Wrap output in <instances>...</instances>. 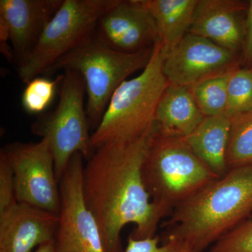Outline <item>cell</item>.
<instances>
[{
  "instance_id": "1",
  "label": "cell",
  "mask_w": 252,
  "mask_h": 252,
  "mask_svg": "<svg viewBox=\"0 0 252 252\" xmlns=\"http://www.w3.org/2000/svg\"><path fill=\"white\" fill-rule=\"evenodd\" d=\"M157 130L154 123L133 140L104 144L84 165V198L98 223L106 252H122L121 235L126 225H135L132 238H153L167 215L151 198L142 175Z\"/></svg>"
},
{
  "instance_id": "2",
  "label": "cell",
  "mask_w": 252,
  "mask_h": 252,
  "mask_svg": "<svg viewBox=\"0 0 252 252\" xmlns=\"http://www.w3.org/2000/svg\"><path fill=\"white\" fill-rule=\"evenodd\" d=\"M252 212V166L228 170L172 210L168 238L204 252Z\"/></svg>"
},
{
  "instance_id": "3",
  "label": "cell",
  "mask_w": 252,
  "mask_h": 252,
  "mask_svg": "<svg viewBox=\"0 0 252 252\" xmlns=\"http://www.w3.org/2000/svg\"><path fill=\"white\" fill-rule=\"evenodd\" d=\"M154 46L135 53L121 52L104 44L94 31L44 74H52L63 69L81 74L86 85L89 125L96 128L114 91L129 76L146 67Z\"/></svg>"
},
{
  "instance_id": "4",
  "label": "cell",
  "mask_w": 252,
  "mask_h": 252,
  "mask_svg": "<svg viewBox=\"0 0 252 252\" xmlns=\"http://www.w3.org/2000/svg\"><path fill=\"white\" fill-rule=\"evenodd\" d=\"M164 59L161 44L157 41L142 72L124 81L114 91L91 135L94 150L114 141L133 140L154 125L158 105L169 85L163 72Z\"/></svg>"
},
{
  "instance_id": "5",
  "label": "cell",
  "mask_w": 252,
  "mask_h": 252,
  "mask_svg": "<svg viewBox=\"0 0 252 252\" xmlns=\"http://www.w3.org/2000/svg\"><path fill=\"white\" fill-rule=\"evenodd\" d=\"M142 175L151 198L167 215L200 189L220 178L182 137L162 135L158 130L144 160Z\"/></svg>"
},
{
  "instance_id": "6",
  "label": "cell",
  "mask_w": 252,
  "mask_h": 252,
  "mask_svg": "<svg viewBox=\"0 0 252 252\" xmlns=\"http://www.w3.org/2000/svg\"><path fill=\"white\" fill-rule=\"evenodd\" d=\"M61 84L56 109L41 116L31 127L33 133L49 141L59 182L74 154H80L89 160L95 151L84 105V79L75 71H64Z\"/></svg>"
},
{
  "instance_id": "7",
  "label": "cell",
  "mask_w": 252,
  "mask_h": 252,
  "mask_svg": "<svg viewBox=\"0 0 252 252\" xmlns=\"http://www.w3.org/2000/svg\"><path fill=\"white\" fill-rule=\"evenodd\" d=\"M119 0H63L31 56L18 66V77L28 84L44 74L58 60L94 32L99 19Z\"/></svg>"
},
{
  "instance_id": "8",
  "label": "cell",
  "mask_w": 252,
  "mask_h": 252,
  "mask_svg": "<svg viewBox=\"0 0 252 252\" xmlns=\"http://www.w3.org/2000/svg\"><path fill=\"white\" fill-rule=\"evenodd\" d=\"M1 153L12 170L17 202L59 215V182L49 141L9 144Z\"/></svg>"
},
{
  "instance_id": "9",
  "label": "cell",
  "mask_w": 252,
  "mask_h": 252,
  "mask_svg": "<svg viewBox=\"0 0 252 252\" xmlns=\"http://www.w3.org/2000/svg\"><path fill=\"white\" fill-rule=\"evenodd\" d=\"M84 159L74 154L59 182L56 252H106L98 223L84 198Z\"/></svg>"
},
{
  "instance_id": "10",
  "label": "cell",
  "mask_w": 252,
  "mask_h": 252,
  "mask_svg": "<svg viewBox=\"0 0 252 252\" xmlns=\"http://www.w3.org/2000/svg\"><path fill=\"white\" fill-rule=\"evenodd\" d=\"M238 55L201 36L187 33L165 56L169 84L191 87L238 67Z\"/></svg>"
},
{
  "instance_id": "11",
  "label": "cell",
  "mask_w": 252,
  "mask_h": 252,
  "mask_svg": "<svg viewBox=\"0 0 252 252\" xmlns=\"http://www.w3.org/2000/svg\"><path fill=\"white\" fill-rule=\"evenodd\" d=\"M63 0H1V43L9 41L18 66L26 61Z\"/></svg>"
},
{
  "instance_id": "12",
  "label": "cell",
  "mask_w": 252,
  "mask_h": 252,
  "mask_svg": "<svg viewBox=\"0 0 252 252\" xmlns=\"http://www.w3.org/2000/svg\"><path fill=\"white\" fill-rule=\"evenodd\" d=\"M96 34L117 51L135 53L155 45L157 26L142 0H119L99 19Z\"/></svg>"
},
{
  "instance_id": "13",
  "label": "cell",
  "mask_w": 252,
  "mask_h": 252,
  "mask_svg": "<svg viewBox=\"0 0 252 252\" xmlns=\"http://www.w3.org/2000/svg\"><path fill=\"white\" fill-rule=\"evenodd\" d=\"M248 3L238 0H198L189 33L239 54L245 44Z\"/></svg>"
},
{
  "instance_id": "14",
  "label": "cell",
  "mask_w": 252,
  "mask_h": 252,
  "mask_svg": "<svg viewBox=\"0 0 252 252\" xmlns=\"http://www.w3.org/2000/svg\"><path fill=\"white\" fill-rule=\"evenodd\" d=\"M59 221V215L16 202L0 214V252H32L54 240Z\"/></svg>"
},
{
  "instance_id": "15",
  "label": "cell",
  "mask_w": 252,
  "mask_h": 252,
  "mask_svg": "<svg viewBox=\"0 0 252 252\" xmlns=\"http://www.w3.org/2000/svg\"><path fill=\"white\" fill-rule=\"evenodd\" d=\"M204 118L190 88L169 84L158 105L155 123L159 133L184 138Z\"/></svg>"
},
{
  "instance_id": "16",
  "label": "cell",
  "mask_w": 252,
  "mask_h": 252,
  "mask_svg": "<svg viewBox=\"0 0 252 252\" xmlns=\"http://www.w3.org/2000/svg\"><path fill=\"white\" fill-rule=\"evenodd\" d=\"M230 119L225 115L206 117L187 137L186 143L218 177L228 172L225 161Z\"/></svg>"
},
{
  "instance_id": "17",
  "label": "cell",
  "mask_w": 252,
  "mask_h": 252,
  "mask_svg": "<svg viewBox=\"0 0 252 252\" xmlns=\"http://www.w3.org/2000/svg\"><path fill=\"white\" fill-rule=\"evenodd\" d=\"M198 0H142L157 26L158 41L167 55L189 33Z\"/></svg>"
},
{
  "instance_id": "18",
  "label": "cell",
  "mask_w": 252,
  "mask_h": 252,
  "mask_svg": "<svg viewBox=\"0 0 252 252\" xmlns=\"http://www.w3.org/2000/svg\"><path fill=\"white\" fill-rule=\"evenodd\" d=\"M230 119L225 155L228 170L252 166V111Z\"/></svg>"
},
{
  "instance_id": "19",
  "label": "cell",
  "mask_w": 252,
  "mask_h": 252,
  "mask_svg": "<svg viewBox=\"0 0 252 252\" xmlns=\"http://www.w3.org/2000/svg\"><path fill=\"white\" fill-rule=\"evenodd\" d=\"M233 69L189 87L205 117L224 115L228 102V83Z\"/></svg>"
},
{
  "instance_id": "20",
  "label": "cell",
  "mask_w": 252,
  "mask_h": 252,
  "mask_svg": "<svg viewBox=\"0 0 252 252\" xmlns=\"http://www.w3.org/2000/svg\"><path fill=\"white\" fill-rule=\"evenodd\" d=\"M250 111H252V69L238 66L230 73L224 115L231 118Z\"/></svg>"
},
{
  "instance_id": "21",
  "label": "cell",
  "mask_w": 252,
  "mask_h": 252,
  "mask_svg": "<svg viewBox=\"0 0 252 252\" xmlns=\"http://www.w3.org/2000/svg\"><path fill=\"white\" fill-rule=\"evenodd\" d=\"M63 79V75L54 80L37 77L28 83L22 95L25 110L33 114L44 112L54 99L58 84Z\"/></svg>"
},
{
  "instance_id": "22",
  "label": "cell",
  "mask_w": 252,
  "mask_h": 252,
  "mask_svg": "<svg viewBox=\"0 0 252 252\" xmlns=\"http://www.w3.org/2000/svg\"><path fill=\"white\" fill-rule=\"evenodd\" d=\"M206 252H252V217L230 230Z\"/></svg>"
},
{
  "instance_id": "23",
  "label": "cell",
  "mask_w": 252,
  "mask_h": 252,
  "mask_svg": "<svg viewBox=\"0 0 252 252\" xmlns=\"http://www.w3.org/2000/svg\"><path fill=\"white\" fill-rule=\"evenodd\" d=\"M124 252H193L185 242L167 238L163 245H159L158 237L135 239L130 236Z\"/></svg>"
},
{
  "instance_id": "24",
  "label": "cell",
  "mask_w": 252,
  "mask_h": 252,
  "mask_svg": "<svg viewBox=\"0 0 252 252\" xmlns=\"http://www.w3.org/2000/svg\"><path fill=\"white\" fill-rule=\"evenodd\" d=\"M14 175L4 154H0V214L16 203Z\"/></svg>"
},
{
  "instance_id": "25",
  "label": "cell",
  "mask_w": 252,
  "mask_h": 252,
  "mask_svg": "<svg viewBox=\"0 0 252 252\" xmlns=\"http://www.w3.org/2000/svg\"><path fill=\"white\" fill-rule=\"evenodd\" d=\"M243 61L248 67L252 66V0L249 1L247 11Z\"/></svg>"
},
{
  "instance_id": "26",
  "label": "cell",
  "mask_w": 252,
  "mask_h": 252,
  "mask_svg": "<svg viewBox=\"0 0 252 252\" xmlns=\"http://www.w3.org/2000/svg\"><path fill=\"white\" fill-rule=\"evenodd\" d=\"M34 252H56V240H51L38 247Z\"/></svg>"
},
{
  "instance_id": "27",
  "label": "cell",
  "mask_w": 252,
  "mask_h": 252,
  "mask_svg": "<svg viewBox=\"0 0 252 252\" xmlns=\"http://www.w3.org/2000/svg\"><path fill=\"white\" fill-rule=\"evenodd\" d=\"M251 68H252V67Z\"/></svg>"
}]
</instances>
